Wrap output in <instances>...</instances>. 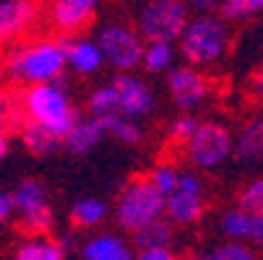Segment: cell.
<instances>
[{
	"instance_id": "cell-15",
	"label": "cell",
	"mask_w": 263,
	"mask_h": 260,
	"mask_svg": "<svg viewBox=\"0 0 263 260\" xmlns=\"http://www.w3.org/2000/svg\"><path fill=\"white\" fill-rule=\"evenodd\" d=\"M84 257L86 260H133V252L120 237L102 234L84 245Z\"/></svg>"
},
{
	"instance_id": "cell-11",
	"label": "cell",
	"mask_w": 263,
	"mask_h": 260,
	"mask_svg": "<svg viewBox=\"0 0 263 260\" xmlns=\"http://www.w3.org/2000/svg\"><path fill=\"white\" fill-rule=\"evenodd\" d=\"M97 6H99V0H55L52 21L60 31L76 34L84 26H89V21L97 13Z\"/></svg>"
},
{
	"instance_id": "cell-39",
	"label": "cell",
	"mask_w": 263,
	"mask_h": 260,
	"mask_svg": "<svg viewBox=\"0 0 263 260\" xmlns=\"http://www.w3.org/2000/svg\"><path fill=\"white\" fill-rule=\"evenodd\" d=\"M6 154H8V141H6V135H0V159Z\"/></svg>"
},
{
	"instance_id": "cell-37",
	"label": "cell",
	"mask_w": 263,
	"mask_h": 260,
	"mask_svg": "<svg viewBox=\"0 0 263 260\" xmlns=\"http://www.w3.org/2000/svg\"><path fill=\"white\" fill-rule=\"evenodd\" d=\"M11 211H13V206H11V198H8L6 193H0V221H6V218L11 216Z\"/></svg>"
},
{
	"instance_id": "cell-26",
	"label": "cell",
	"mask_w": 263,
	"mask_h": 260,
	"mask_svg": "<svg viewBox=\"0 0 263 260\" xmlns=\"http://www.w3.org/2000/svg\"><path fill=\"white\" fill-rule=\"evenodd\" d=\"M63 250L55 242H26L18 247L16 260H63Z\"/></svg>"
},
{
	"instance_id": "cell-13",
	"label": "cell",
	"mask_w": 263,
	"mask_h": 260,
	"mask_svg": "<svg viewBox=\"0 0 263 260\" xmlns=\"http://www.w3.org/2000/svg\"><path fill=\"white\" fill-rule=\"evenodd\" d=\"M8 198H11V206L21 216L47 208V190H45V185L40 179H24V182H18V188Z\"/></svg>"
},
{
	"instance_id": "cell-1",
	"label": "cell",
	"mask_w": 263,
	"mask_h": 260,
	"mask_svg": "<svg viewBox=\"0 0 263 260\" xmlns=\"http://www.w3.org/2000/svg\"><path fill=\"white\" fill-rule=\"evenodd\" d=\"M70 42H73L70 36H60V39H42V42L13 47L6 57L8 78L29 84V86L58 81L68 65Z\"/></svg>"
},
{
	"instance_id": "cell-9",
	"label": "cell",
	"mask_w": 263,
	"mask_h": 260,
	"mask_svg": "<svg viewBox=\"0 0 263 260\" xmlns=\"http://www.w3.org/2000/svg\"><path fill=\"white\" fill-rule=\"evenodd\" d=\"M112 89L118 94V112L130 115V117H141V115L152 112L154 94L143 81H138L133 76H118L112 81Z\"/></svg>"
},
{
	"instance_id": "cell-32",
	"label": "cell",
	"mask_w": 263,
	"mask_h": 260,
	"mask_svg": "<svg viewBox=\"0 0 263 260\" xmlns=\"http://www.w3.org/2000/svg\"><path fill=\"white\" fill-rule=\"evenodd\" d=\"M196 128H198V123L193 117H177L172 123V128H170V138L177 141V143H187L191 135L196 133Z\"/></svg>"
},
{
	"instance_id": "cell-24",
	"label": "cell",
	"mask_w": 263,
	"mask_h": 260,
	"mask_svg": "<svg viewBox=\"0 0 263 260\" xmlns=\"http://www.w3.org/2000/svg\"><path fill=\"white\" fill-rule=\"evenodd\" d=\"M89 112H91V117L120 115V112H118V94H115V89H112V84H109V86H102V89H97V91L91 94V99H89Z\"/></svg>"
},
{
	"instance_id": "cell-30",
	"label": "cell",
	"mask_w": 263,
	"mask_h": 260,
	"mask_svg": "<svg viewBox=\"0 0 263 260\" xmlns=\"http://www.w3.org/2000/svg\"><path fill=\"white\" fill-rule=\"evenodd\" d=\"M248 218H250V213H245V211H230L227 216L221 218V229H224V234L227 237H232V239H245L248 237Z\"/></svg>"
},
{
	"instance_id": "cell-33",
	"label": "cell",
	"mask_w": 263,
	"mask_h": 260,
	"mask_svg": "<svg viewBox=\"0 0 263 260\" xmlns=\"http://www.w3.org/2000/svg\"><path fill=\"white\" fill-rule=\"evenodd\" d=\"M245 239H253V242L263 245V213H250V218H248V237Z\"/></svg>"
},
{
	"instance_id": "cell-4",
	"label": "cell",
	"mask_w": 263,
	"mask_h": 260,
	"mask_svg": "<svg viewBox=\"0 0 263 260\" xmlns=\"http://www.w3.org/2000/svg\"><path fill=\"white\" fill-rule=\"evenodd\" d=\"M227 42H230L227 26L216 16H198L193 21H187L180 36L182 55L193 65H206V63L219 60L224 50H227Z\"/></svg>"
},
{
	"instance_id": "cell-34",
	"label": "cell",
	"mask_w": 263,
	"mask_h": 260,
	"mask_svg": "<svg viewBox=\"0 0 263 260\" xmlns=\"http://www.w3.org/2000/svg\"><path fill=\"white\" fill-rule=\"evenodd\" d=\"M219 6H221V0H191V8L198 11V13H203V16L214 13Z\"/></svg>"
},
{
	"instance_id": "cell-6",
	"label": "cell",
	"mask_w": 263,
	"mask_h": 260,
	"mask_svg": "<svg viewBox=\"0 0 263 260\" xmlns=\"http://www.w3.org/2000/svg\"><path fill=\"white\" fill-rule=\"evenodd\" d=\"M97 47L102 52V60H107L118 70L136 68L141 63V55H143V39L133 29H128L123 24L104 26L97 36Z\"/></svg>"
},
{
	"instance_id": "cell-38",
	"label": "cell",
	"mask_w": 263,
	"mask_h": 260,
	"mask_svg": "<svg viewBox=\"0 0 263 260\" xmlns=\"http://www.w3.org/2000/svg\"><path fill=\"white\" fill-rule=\"evenodd\" d=\"M63 252L65 250H73V247H76V234H70V232H65L63 237H60V245H58Z\"/></svg>"
},
{
	"instance_id": "cell-5",
	"label": "cell",
	"mask_w": 263,
	"mask_h": 260,
	"mask_svg": "<svg viewBox=\"0 0 263 260\" xmlns=\"http://www.w3.org/2000/svg\"><path fill=\"white\" fill-rule=\"evenodd\" d=\"M162 213H164V198L154 190V185L148 179H133L118 201V221L128 232L152 224V221L162 218Z\"/></svg>"
},
{
	"instance_id": "cell-29",
	"label": "cell",
	"mask_w": 263,
	"mask_h": 260,
	"mask_svg": "<svg viewBox=\"0 0 263 260\" xmlns=\"http://www.w3.org/2000/svg\"><path fill=\"white\" fill-rule=\"evenodd\" d=\"M240 211L245 213H263V177L250 182L240 193Z\"/></svg>"
},
{
	"instance_id": "cell-10",
	"label": "cell",
	"mask_w": 263,
	"mask_h": 260,
	"mask_svg": "<svg viewBox=\"0 0 263 260\" xmlns=\"http://www.w3.org/2000/svg\"><path fill=\"white\" fill-rule=\"evenodd\" d=\"M170 94H172V102L177 107L193 109V107H198L206 99L209 84L193 68H175L170 73Z\"/></svg>"
},
{
	"instance_id": "cell-27",
	"label": "cell",
	"mask_w": 263,
	"mask_h": 260,
	"mask_svg": "<svg viewBox=\"0 0 263 260\" xmlns=\"http://www.w3.org/2000/svg\"><path fill=\"white\" fill-rule=\"evenodd\" d=\"M177 179H180V174H177V169H172V167H157L154 172H152V177H148V182L154 185V190L167 201L175 190H177Z\"/></svg>"
},
{
	"instance_id": "cell-22",
	"label": "cell",
	"mask_w": 263,
	"mask_h": 260,
	"mask_svg": "<svg viewBox=\"0 0 263 260\" xmlns=\"http://www.w3.org/2000/svg\"><path fill=\"white\" fill-rule=\"evenodd\" d=\"M107 216V208L102 201H94V198H86V201H79L70 211V221L76 227H97L102 224Z\"/></svg>"
},
{
	"instance_id": "cell-40",
	"label": "cell",
	"mask_w": 263,
	"mask_h": 260,
	"mask_svg": "<svg viewBox=\"0 0 263 260\" xmlns=\"http://www.w3.org/2000/svg\"><path fill=\"white\" fill-rule=\"evenodd\" d=\"M193 260H211V257H193Z\"/></svg>"
},
{
	"instance_id": "cell-19",
	"label": "cell",
	"mask_w": 263,
	"mask_h": 260,
	"mask_svg": "<svg viewBox=\"0 0 263 260\" xmlns=\"http://www.w3.org/2000/svg\"><path fill=\"white\" fill-rule=\"evenodd\" d=\"M68 63L76 68L79 73H94L102 68V52L97 47V42H86V39H79V42H70L68 47Z\"/></svg>"
},
{
	"instance_id": "cell-25",
	"label": "cell",
	"mask_w": 263,
	"mask_h": 260,
	"mask_svg": "<svg viewBox=\"0 0 263 260\" xmlns=\"http://www.w3.org/2000/svg\"><path fill=\"white\" fill-rule=\"evenodd\" d=\"M221 21H240L263 11V0H221Z\"/></svg>"
},
{
	"instance_id": "cell-17",
	"label": "cell",
	"mask_w": 263,
	"mask_h": 260,
	"mask_svg": "<svg viewBox=\"0 0 263 260\" xmlns=\"http://www.w3.org/2000/svg\"><path fill=\"white\" fill-rule=\"evenodd\" d=\"M26 125L24 99L16 91H0V135L11 130H21Z\"/></svg>"
},
{
	"instance_id": "cell-35",
	"label": "cell",
	"mask_w": 263,
	"mask_h": 260,
	"mask_svg": "<svg viewBox=\"0 0 263 260\" xmlns=\"http://www.w3.org/2000/svg\"><path fill=\"white\" fill-rule=\"evenodd\" d=\"M250 91L255 96H263V65L253 70V76H250Z\"/></svg>"
},
{
	"instance_id": "cell-31",
	"label": "cell",
	"mask_w": 263,
	"mask_h": 260,
	"mask_svg": "<svg viewBox=\"0 0 263 260\" xmlns=\"http://www.w3.org/2000/svg\"><path fill=\"white\" fill-rule=\"evenodd\" d=\"M211 260H258V257H255V252L250 247H245L240 242H230V245H221L211 255Z\"/></svg>"
},
{
	"instance_id": "cell-2",
	"label": "cell",
	"mask_w": 263,
	"mask_h": 260,
	"mask_svg": "<svg viewBox=\"0 0 263 260\" xmlns=\"http://www.w3.org/2000/svg\"><path fill=\"white\" fill-rule=\"evenodd\" d=\"M24 112L26 120L36 123V125H45L47 130H52L55 135L65 138L70 133V128L76 125L79 117V109L70 107L63 84H36L29 86L24 94Z\"/></svg>"
},
{
	"instance_id": "cell-8",
	"label": "cell",
	"mask_w": 263,
	"mask_h": 260,
	"mask_svg": "<svg viewBox=\"0 0 263 260\" xmlns=\"http://www.w3.org/2000/svg\"><path fill=\"white\" fill-rule=\"evenodd\" d=\"M164 211L170 221L177 224H193L203 216V185L196 174H180L177 190L164 201Z\"/></svg>"
},
{
	"instance_id": "cell-12",
	"label": "cell",
	"mask_w": 263,
	"mask_h": 260,
	"mask_svg": "<svg viewBox=\"0 0 263 260\" xmlns=\"http://www.w3.org/2000/svg\"><path fill=\"white\" fill-rule=\"evenodd\" d=\"M36 16L34 0H3L0 3V45L13 42L18 34L29 29Z\"/></svg>"
},
{
	"instance_id": "cell-14",
	"label": "cell",
	"mask_w": 263,
	"mask_h": 260,
	"mask_svg": "<svg viewBox=\"0 0 263 260\" xmlns=\"http://www.w3.org/2000/svg\"><path fill=\"white\" fill-rule=\"evenodd\" d=\"M104 128L99 123V117H89V120H79L70 128V133L63 138V143L70 148L73 154H86L89 148H94L102 138H104Z\"/></svg>"
},
{
	"instance_id": "cell-36",
	"label": "cell",
	"mask_w": 263,
	"mask_h": 260,
	"mask_svg": "<svg viewBox=\"0 0 263 260\" xmlns=\"http://www.w3.org/2000/svg\"><path fill=\"white\" fill-rule=\"evenodd\" d=\"M138 260H175L170 250H143Z\"/></svg>"
},
{
	"instance_id": "cell-23",
	"label": "cell",
	"mask_w": 263,
	"mask_h": 260,
	"mask_svg": "<svg viewBox=\"0 0 263 260\" xmlns=\"http://www.w3.org/2000/svg\"><path fill=\"white\" fill-rule=\"evenodd\" d=\"M99 123H102L104 133H112V135H115L118 141H123V143H138V141L143 138L141 128H138L136 123H130V120L120 117V115H109V117H99Z\"/></svg>"
},
{
	"instance_id": "cell-3",
	"label": "cell",
	"mask_w": 263,
	"mask_h": 260,
	"mask_svg": "<svg viewBox=\"0 0 263 260\" xmlns=\"http://www.w3.org/2000/svg\"><path fill=\"white\" fill-rule=\"evenodd\" d=\"M187 3L185 0H148L138 13L136 34L148 42H167L180 39L187 26Z\"/></svg>"
},
{
	"instance_id": "cell-18",
	"label": "cell",
	"mask_w": 263,
	"mask_h": 260,
	"mask_svg": "<svg viewBox=\"0 0 263 260\" xmlns=\"http://www.w3.org/2000/svg\"><path fill=\"white\" fill-rule=\"evenodd\" d=\"M235 154L242 162H255L263 159V120H253L242 128L237 146H235Z\"/></svg>"
},
{
	"instance_id": "cell-16",
	"label": "cell",
	"mask_w": 263,
	"mask_h": 260,
	"mask_svg": "<svg viewBox=\"0 0 263 260\" xmlns=\"http://www.w3.org/2000/svg\"><path fill=\"white\" fill-rule=\"evenodd\" d=\"M21 138H24V146L29 148L31 154H36V156L52 154L55 148L63 143L60 135H55V133L47 130L45 125H36V123H31V120H26V125L21 128Z\"/></svg>"
},
{
	"instance_id": "cell-7",
	"label": "cell",
	"mask_w": 263,
	"mask_h": 260,
	"mask_svg": "<svg viewBox=\"0 0 263 260\" xmlns=\"http://www.w3.org/2000/svg\"><path fill=\"white\" fill-rule=\"evenodd\" d=\"M185 154L198 167H216L232 154V135L216 123L198 125L191 141L185 143Z\"/></svg>"
},
{
	"instance_id": "cell-21",
	"label": "cell",
	"mask_w": 263,
	"mask_h": 260,
	"mask_svg": "<svg viewBox=\"0 0 263 260\" xmlns=\"http://www.w3.org/2000/svg\"><path fill=\"white\" fill-rule=\"evenodd\" d=\"M172 57H175L172 45H167V42H148V45H143L141 63H143V68L148 73H162V70H167L172 65Z\"/></svg>"
},
{
	"instance_id": "cell-28",
	"label": "cell",
	"mask_w": 263,
	"mask_h": 260,
	"mask_svg": "<svg viewBox=\"0 0 263 260\" xmlns=\"http://www.w3.org/2000/svg\"><path fill=\"white\" fill-rule=\"evenodd\" d=\"M18 227L26 234H45V232H50V227H52V211H50V206L42 208V211H36V213L21 216V224Z\"/></svg>"
},
{
	"instance_id": "cell-20",
	"label": "cell",
	"mask_w": 263,
	"mask_h": 260,
	"mask_svg": "<svg viewBox=\"0 0 263 260\" xmlns=\"http://www.w3.org/2000/svg\"><path fill=\"white\" fill-rule=\"evenodd\" d=\"M133 239L141 250H167V245L172 242V227L167 224V221L157 218V221H152V224L136 229Z\"/></svg>"
}]
</instances>
